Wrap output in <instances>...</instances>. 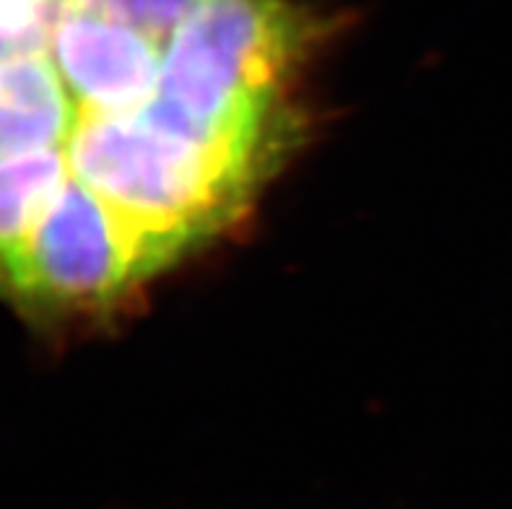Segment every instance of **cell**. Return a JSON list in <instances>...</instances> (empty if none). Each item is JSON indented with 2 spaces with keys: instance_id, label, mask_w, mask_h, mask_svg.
<instances>
[{
  "instance_id": "obj_1",
  "label": "cell",
  "mask_w": 512,
  "mask_h": 509,
  "mask_svg": "<svg viewBox=\"0 0 512 509\" xmlns=\"http://www.w3.org/2000/svg\"><path fill=\"white\" fill-rule=\"evenodd\" d=\"M81 133L84 112L47 50V37L32 50L0 58V159L50 154L68 174V156Z\"/></svg>"
},
{
  "instance_id": "obj_2",
  "label": "cell",
  "mask_w": 512,
  "mask_h": 509,
  "mask_svg": "<svg viewBox=\"0 0 512 509\" xmlns=\"http://www.w3.org/2000/svg\"><path fill=\"white\" fill-rule=\"evenodd\" d=\"M68 185L60 159L50 154L0 159V291L6 294L26 242Z\"/></svg>"
},
{
  "instance_id": "obj_3",
  "label": "cell",
  "mask_w": 512,
  "mask_h": 509,
  "mask_svg": "<svg viewBox=\"0 0 512 509\" xmlns=\"http://www.w3.org/2000/svg\"><path fill=\"white\" fill-rule=\"evenodd\" d=\"M47 0H0V16H13V13H26L39 8Z\"/></svg>"
}]
</instances>
